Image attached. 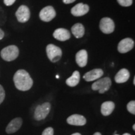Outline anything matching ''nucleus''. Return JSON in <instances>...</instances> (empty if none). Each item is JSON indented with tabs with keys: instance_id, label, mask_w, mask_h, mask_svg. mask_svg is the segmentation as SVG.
I'll use <instances>...</instances> for the list:
<instances>
[{
	"instance_id": "9d476101",
	"label": "nucleus",
	"mask_w": 135,
	"mask_h": 135,
	"mask_svg": "<svg viewBox=\"0 0 135 135\" xmlns=\"http://www.w3.org/2000/svg\"><path fill=\"white\" fill-rule=\"evenodd\" d=\"M23 124V119L21 118H16L10 121L6 126V132L8 134H11L18 131L21 127Z\"/></svg>"
},
{
	"instance_id": "4468645a",
	"label": "nucleus",
	"mask_w": 135,
	"mask_h": 135,
	"mask_svg": "<svg viewBox=\"0 0 135 135\" xmlns=\"http://www.w3.org/2000/svg\"><path fill=\"white\" fill-rule=\"evenodd\" d=\"M53 36L57 40L61 41H65L71 38L70 31L65 28H58L54 31Z\"/></svg>"
},
{
	"instance_id": "a211bd4d",
	"label": "nucleus",
	"mask_w": 135,
	"mask_h": 135,
	"mask_svg": "<svg viewBox=\"0 0 135 135\" xmlns=\"http://www.w3.org/2000/svg\"><path fill=\"white\" fill-rule=\"evenodd\" d=\"M80 80V74L79 71H75L73 72L72 76L68 78L66 81V83L70 87H75L78 85Z\"/></svg>"
},
{
	"instance_id": "2eb2a0df",
	"label": "nucleus",
	"mask_w": 135,
	"mask_h": 135,
	"mask_svg": "<svg viewBox=\"0 0 135 135\" xmlns=\"http://www.w3.org/2000/svg\"><path fill=\"white\" fill-rule=\"evenodd\" d=\"M76 62L80 67H84L88 63V53L85 50L79 51L76 55Z\"/></svg>"
},
{
	"instance_id": "7c9ffc66",
	"label": "nucleus",
	"mask_w": 135,
	"mask_h": 135,
	"mask_svg": "<svg viewBox=\"0 0 135 135\" xmlns=\"http://www.w3.org/2000/svg\"><path fill=\"white\" fill-rule=\"evenodd\" d=\"M133 84H135V78H134V80H133Z\"/></svg>"
},
{
	"instance_id": "39448f33",
	"label": "nucleus",
	"mask_w": 135,
	"mask_h": 135,
	"mask_svg": "<svg viewBox=\"0 0 135 135\" xmlns=\"http://www.w3.org/2000/svg\"><path fill=\"white\" fill-rule=\"evenodd\" d=\"M47 56L53 63L58 62L62 56V51L58 46L50 44L46 46Z\"/></svg>"
},
{
	"instance_id": "c85d7f7f",
	"label": "nucleus",
	"mask_w": 135,
	"mask_h": 135,
	"mask_svg": "<svg viewBox=\"0 0 135 135\" xmlns=\"http://www.w3.org/2000/svg\"><path fill=\"white\" fill-rule=\"evenodd\" d=\"M133 129H134V130H135V124H133Z\"/></svg>"
},
{
	"instance_id": "2f4dec72",
	"label": "nucleus",
	"mask_w": 135,
	"mask_h": 135,
	"mask_svg": "<svg viewBox=\"0 0 135 135\" xmlns=\"http://www.w3.org/2000/svg\"><path fill=\"white\" fill-rule=\"evenodd\" d=\"M56 78H59V76L57 75V76H56Z\"/></svg>"
},
{
	"instance_id": "7ed1b4c3",
	"label": "nucleus",
	"mask_w": 135,
	"mask_h": 135,
	"mask_svg": "<svg viewBox=\"0 0 135 135\" xmlns=\"http://www.w3.org/2000/svg\"><path fill=\"white\" fill-rule=\"evenodd\" d=\"M111 86V80L108 77H104L97 80L93 83L91 88L93 91H98L99 93L103 94L109 89Z\"/></svg>"
},
{
	"instance_id": "6e6552de",
	"label": "nucleus",
	"mask_w": 135,
	"mask_h": 135,
	"mask_svg": "<svg viewBox=\"0 0 135 135\" xmlns=\"http://www.w3.org/2000/svg\"><path fill=\"white\" fill-rule=\"evenodd\" d=\"M16 16L18 21L20 23H26L30 18V11L28 6L21 5L16 12Z\"/></svg>"
},
{
	"instance_id": "dca6fc26",
	"label": "nucleus",
	"mask_w": 135,
	"mask_h": 135,
	"mask_svg": "<svg viewBox=\"0 0 135 135\" xmlns=\"http://www.w3.org/2000/svg\"><path fill=\"white\" fill-rule=\"evenodd\" d=\"M130 74L129 71L125 68L121 69L118 71L114 77V80L117 83H123L129 80Z\"/></svg>"
},
{
	"instance_id": "aec40b11",
	"label": "nucleus",
	"mask_w": 135,
	"mask_h": 135,
	"mask_svg": "<svg viewBox=\"0 0 135 135\" xmlns=\"http://www.w3.org/2000/svg\"><path fill=\"white\" fill-rule=\"evenodd\" d=\"M127 109L129 113L135 114V101H131L127 104Z\"/></svg>"
},
{
	"instance_id": "473e14b6",
	"label": "nucleus",
	"mask_w": 135,
	"mask_h": 135,
	"mask_svg": "<svg viewBox=\"0 0 135 135\" xmlns=\"http://www.w3.org/2000/svg\"><path fill=\"white\" fill-rule=\"evenodd\" d=\"M114 135H119V134H114Z\"/></svg>"
},
{
	"instance_id": "6ab92c4d",
	"label": "nucleus",
	"mask_w": 135,
	"mask_h": 135,
	"mask_svg": "<svg viewBox=\"0 0 135 135\" xmlns=\"http://www.w3.org/2000/svg\"><path fill=\"white\" fill-rule=\"evenodd\" d=\"M73 35L76 38H81L84 35V28L81 23H76L71 28Z\"/></svg>"
},
{
	"instance_id": "f8f14e48",
	"label": "nucleus",
	"mask_w": 135,
	"mask_h": 135,
	"mask_svg": "<svg viewBox=\"0 0 135 135\" xmlns=\"http://www.w3.org/2000/svg\"><path fill=\"white\" fill-rule=\"evenodd\" d=\"M103 75V71L101 69H94L87 72L83 76L84 80L86 81H93L98 80Z\"/></svg>"
},
{
	"instance_id": "cd10ccee",
	"label": "nucleus",
	"mask_w": 135,
	"mask_h": 135,
	"mask_svg": "<svg viewBox=\"0 0 135 135\" xmlns=\"http://www.w3.org/2000/svg\"><path fill=\"white\" fill-rule=\"evenodd\" d=\"M93 135H101V134L100 133H99V132H97V133H94Z\"/></svg>"
},
{
	"instance_id": "4be33fe9",
	"label": "nucleus",
	"mask_w": 135,
	"mask_h": 135,
	"mask_svg": "<svg viewBox=\"0 0 135 135\" xmlns=\"http://www.w3.org/2000/svg\"><path fill=\"white\" fill-rule=\"evenodd\" d=\"M54 129L53 128L48 127L46 128L42 133V135H53Z\"/></svg>"
},
{
	"instance_id": "412c9836",
	"label": "nucleus",
	"mask_w": 135,
	"mask_h": 135,
	"mask_svg": "<svg viewBox=\"0 0 135 135\" xmlns=\"http://www.w3.org/2000/svg\"><path fill=\"white\" fill-rule=\"evenodd\" d=\"M117 1L121 6L124 7L130 6L133 3V0H117Z\"/></svg>"
},
{
	"instance_id": "ddd939ff",
	"label": "nucleus",
	"mask_w": 135,
	"mask_h": 135,
	"mask_svg": "<svg viewBox=\"0 0 135 135\" xmlns=\"http://www.w3.org/2000/svg\"><path fill=\"white\" fill-rule=\"evenodd\" d=\"M66 121L68 124L74 126H83L86 123V119L83 116L76 114L69 116Z\"/></svg>"
},
{
	"instance_id": "9b49d317",
	"label": "nucleus",
	"mask_w": 135,
	"mask_h": 135,
	"mask_svg": "<svg viewBox=\"0 0 135 135\" xmlns=\"http://www.w3.org/2000/svg\"><path fill=\"white\" fill-rule=\"evenodd\" d=\"M89 10L88 5L80 3L71 8V13L75 16H82L88 13Z\"/></svg>"
},
{
	"instance_id": "f257e3e1",
	"label": "nucleus",
	"mask_w": 135,
	"mask_h": 135,
	"mask_svg": "<svg viewBox=\"0 0 135 135\" xmlns=\"http://www.w3.org/2000/svg\"><path fill=\"white\" fill-rule=\"evenodd\" d=\"M13 81L16 88L22 91L29 90L31 88L33 84V79L25 70L17 71L13 77Z\"/></svg>"
},
{
	"instance_id": "0eeeda50",
	"label": "nucleus",
	"mask_w": 135,
	"mask_h": 135,
	"mask_svg": "<svg viewBox=\"0 0 135 135\" xmlns=\"http://www.w3.org/2000/svg\"><path fill=\"white\" fill-rule=\"evenodd\" d=\"M56 16V11L53 6H48L43 8L40 13V18L45 22H49Z\"/></svg>"
},
{
	"instance_id": "5701e85b",
	"label": "nucleus",
	"mask_w": 135,
	"mask_h": 135,
	"mask_svg": "<svg viewBox=\"0 0 135 135\" xmlns=\"http://www.w3.org/2000/svg\"><path fill=\"white\" fill-rule=\"evenodd\" d=\"M5 98V91L2 86L0 84V104L4 101Z\"/></svg>"
},
{
	"instance_id": "a878e982",
	"label": "nucleus",
	"mask_w": 135,
	"mask_h": 135,
	"mask_svg": "<svg viewBox=\"0 0 135 135\" xmlns=\"http://www.w3.org/2000/svg\"><path fill=\"white\" fill-rule=\"evenodd\" d=\"M4 31H3V30L0 28V40H2V39L4 38Z\"/></svg>"
},
{
	"instance_id": "bb28decb",
	"label": "nucleus",
	"mask_w": 135,
	"mask_h": 135,
	"mask_svg": "<svg viewBox=\"0 0 135 135\" xmlns=\"http://www.w3.org/2000/svg\"><path fill=\"white\" fill-rule=\"evenodd\" d=\"M71 135H81V134L79 133H73V134H72Z\"/></svg>"
},
{
	"instance_id": "b1692460",
	"label": "nucleus",
	"mask_w": 135,
	"mask_h": 135,
	"mask_svg": "<svg viewBox=\"0 0 135 135\" xmlns=\"http://www.w3.org/2000/svg\"><path fill=\"white\" fill-rule=\"evenodd\" d=\"M16 0H4V3L6 6H11L15 3Z\"/></svg>"
},
{
	"instance_id": "423d86ee",
	"label": "nucleus",
	"mask_w": 135,
	"mask_h": 135,
	"mask_svg": "<svg viewBox=\"0 0 135 135\" xmlns=\"http://www.w3.org/2000/svg\"><path fill=\"white\" fill-rule=\"evenodd\" d=\"M114 23L109 18H103L99 23V29L104 34L112 33L114 30Z\"/></svg>"
},
{
	"instance_id": "f03ea898",
	"label": "nucleus",
	"mask_w": 135,
	"mask_h": 135,
	"mask_svg": "<svg viewBox=\"0 0 135 135\" xmlns=\"http://www.w3.org/2000/svg\"><path fill=\"white\" fill-rule=\"evenodd\" d=\"M19 55V49L15 45L5 47L1 51V56L6 61H12Z\"/></svg>"
},
{
	"instance_id": "1a4fd4ad",
	"label": "nucleus",
	"mask_w": 135,
	"mask_h": 135,
	"mask_svg": "<svg viewBox=\"0 0 135 135\" xmlns=\"http://www.w3.org/2000/svg\"><path fill=\"white\" fill-rule=\"evenodd\" d=\"M134 42L131 38H124L118 45V50L120 53H126L134 48Z\"/></svg>"
},
{
	"instance_id": "f3484780",
	"label": "nucleus",
	"mask_w": 135,
	"mask_h": 135,
	"mask_svg": "<svg viewBox=\"0 0 135 135\" xmlns=\"http://www.w3.org/2000/svg\"><path fill=\"white\" fill-rule=\"evenodd\" d=\"M115 104L113 101H105L101 104V113L103 116L110 115L113 111Z\"/></svg>"
},
{
	"instance_id": "c756f323",
	"label": "nucleus",
	"mask_w": 135,
	"mask_h": 135,
	"mask_svg": "<svg viewBox=\"0 0 135 135\" xmlns=\"http://www.w3.org/2000/svg\"><path fill=\"white\" fill-rule=\"evenodd\" d=\"M123 135H131V134H129V133H124V134H123Z\"/></svg>"
},
{
	"instance_id": "20e7f679",
	"label": "nucleus",
	"mask_w": 135,
	"mask_h": 135,
	"mask_svg": "<svg viewBox=\"0 0 135 135\" xmlns=\"http://www.w3.org/2000/svg\"><path fill=\"white\" fill-rule=\"evenodd\" d=\"M51 105L49 102L44 103L41 105L37 106L34 113V118L37 121L45 119L50 113Z\"/></svg>"
},
{
	"instance_id": "393cba45",
	"label": "nucleus",
	"mask_w": 135,
	"mask_h": 135,
	"mask_svg": "<svg viewBox=\"0 0 135 135\" xmlns=\"http://www.w3.org/2000/svg\"><path fill=\"white\" fill-rule=\"evenodd\" d=\"M76 0H63V3L65 4H70V3H72L75 2Z\"/></svg>"
}]
</instances>
